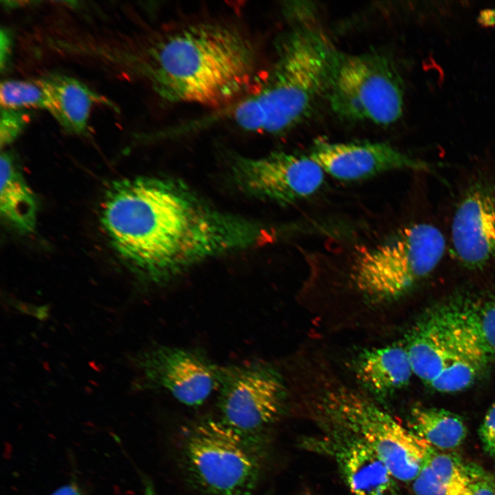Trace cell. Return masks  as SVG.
Here are the masks:
<instances>
[{
	"label": "cell",
	"instance_id": "obj_16",
	"mask_svg": "<svg viewBox=\"0 0 495 495\" xmlns=\"http://www.w3.org/2000/svg\"><path fill=\"white\" fill-rule=\"evenodd\" d=\"M355 373L366 388L380 395L406 386L414 374L406 348L401 346L362 351L356 362Z\"/></svg>",
	"mask_w": 495,
	"mask_h": 495
},
{
	"label": "cell",
	"instance_id": "obj_26",
	"mask_svg": "<svg viewBox=\"0 0 495 495\" xmlns=\"http://www.w3.org/2000/svg\"><path fill=\"white\" fill-rule=\"evenodd\" d=\"M12 38L10 32L1 28L0 33L1 70L3 72L7 67L11 53Z\"/></svg>",
	"mask_w": 495,
	"mask_h": 495
},
{
	"label": "cell",
	"instance_id": "obj_10",
	"mask_svg": "<svg viewBox=\"0 0 495 495\" xmlns=\"http://www.w3.org/2000/svg\"><path fill=\"white\" fill-rule=\"evenodd\" d=\"M232 172L244 192L280 204L313 195L324 179V171L309 155L282 151L257 158L237 157Z\"/></svg>",
	"mask_w": 495,
	"mask_h": 495
},
{
	"label": "cell",
	"instance_id": "obj_8",
	"mask_svg": "<svg viewBox=\"0 0 495 495\" xmlns=\"http://www.w3.org/2000/svg\"><path fill=\"white\" fill-rule=\"evenodd\" d=\"M217 389L220 420L260 447L284 408L285 388L278 372L260 362L219 367Z\"/></svg>",
	"mask_w": 495,
	"mask_h": 495
},
{
	"label": "cell",
	"instance_id": "obj_11",
	"mask_svg": "<svg viewBox=\"0 0 495 495\" xmlns=\"http://www.w3.org/2000/svg\"><path fill=\"white\" fill-rule=\"evenodd\" d=\"M321 424L322 432L301 445L330 458L353 495H401L398 481L371 448L344 430Z\"/></svg>",
	"mask_w": 495,
	"mask_h": 495
},
{
	"label": "cell",
	"instance_id": "obj_21",
	"mask_svg": "<svg viewBox=\"0 0 495 495\" xmlns=\"http://www.w3.org/2000/svg\"><path fill=\"white\" fill-rule=\"evenodd\" d=\"M469 320L489 358H495V294L486 300L465 302Z\"/></svg>",
	"mask_w": 495,
	"mask_h": 495
},
{
	"label": "cell",
	"instance_id": "obj_14",
	"mask_svg": "<svg viewBox=\"0 0 495 495\" xmlns=\"http://www.w3.org/2000/svg\"><path fill=\"white\" fill-rule=\"evenodd\" d=\"M309 156L332 177L344 181L368 178L403 169L424 170V162L385 142H314Z\"/></svg>",
	"mask_w": 495,
	"mask_h": 495
},
{
	"label": "cell",
	"instance_id": "obj_24",
	"mask_svg": "<svg viewBox=\"0 0 495 495\" xmlns=\"http://www.w3.org/2000/svg\"><path fill=\"white\" fill-rule=\"evenodd\" d=\"M478 436L485 452L495 458V402L484 417L478 429Z\"/></svg>",
	"mask_w": 495,
	"mask_h": 495
},
{
	"label": "cell",
	"instance_id": "obj_7",
	"mask_svg": "<svg viewBox=\"0 0 495 495\" xmlns=\"http://www.w3.org/2000/svg\"><path fill=\"white\" fill-rule=\"evenodd\" d=\"M327 92L333 111L346 120L389 125L402 115L403 82L382 55L337 54Z\"/></svg>",
	"mask_w": 495,
	"mask_h": 495
},
{
	"label": "cell",
	"instance_id": "obj_4",
	"mask_svg": "<svg viewBox=\"0 0 495 495\" xmlns=\"http://www.w3.org/2000/svg\"><path fill=\"white\" fill-rule=\"evenodd\" d=\"M315 402L320 424L359 438L377 454L398 481L411 482L417 476L432 446L373 400L340 386L325 389Z\"/></svg>",
	"mask_w": 495,
	"mask_h": 495
},
{
	"label": "cell",
	"instance_id": "obj_29",
	"mask_svg": "<svg viewBox=\"0 0 495 495\" xmlns=\"http://www.w3.org/2000/svg\"><path fill=\"white\" fill-rule=\"evenodd\" d=\"M51 495H82L79 490L74 485H64L56 490Z\"/></svg>",
	"mask_w": 495,
	"mask_h": 495
},
{
	"label": "cell",
	"instance_id": "obj_17",
	"mask_svg": "<svg viewBox=\"0 0 495 495\" xmlns=\"http://www.w3.org/2000/svg\"><path fill=\"white\" fill-rule=\"evenodd\" d=\"M0 167L1 216L21 233L32 232L36 227L37 213L34 193L7 152L1 154Z\"/></svg>",
	"mask_w": 495,
	"mask_h": 495
},
{
	"label": "cell",
	"instance_id": "obj_20",
	"mask_svg": "<svg viewBox=\"0 0 495 495\" xmlns=\"http://www.w3.org/2000/svg\"><path fill=\"white\" fill-rule=\"evenodd\" d=\"M0 103L1 108L9 109H46L45 94L34 79L1 81Z\"/></svg>",
	"mask_w": 495,
	"mask_h": 495
},
{
	"label": "cell",
	"instance_id": "obj_12",
	"mask_svg": "<svg viewBox=\"0 0 495 495\" xmlns=\"http://www.w3.org/2000/svg\"><path fill=\"white\" fill-rule=\"evenodd\" d=\"M138 363L146 385L188 406L202 404L217 389L219 367L197 349L160 346L143 353Z\"/></svg>",
	"mask_w": 495,
	"mask_h": 495
},
{
	"label": "cell",
	"instance_id": "obj_22",
	"mask_svg": "<svg viewBox=\"0 0 495 495\" xmlns=\"http://www.w3.org/2000/svg\"><path fill=\"white\" fill-rule=\"evenodd\" d=\"M30 114L25 110L1 107L0 143L1 147L12 143L21 134L29 121Z\"/></svg>",
	"mask_w": 495,
	"mask_h": 495
},
{
	"label": "cell",
	"instance_id": "obj_15",
	"mask_svg": "<svg viewBox=\"0 0 495 495\" xmlns=\"http://www.w3.org/2000/svg\"><path fill=\"white\" fill-rule=\"evenodd\" d=\"M34 80L46 97V109L67 132L82 135L87 132L91 108L95 103H111L78 80L52 73Z\"/></svg>",
	"mask_w": 495,
	"mask_h": 495
},
{
	"label": "cell",
	"instance_id": "obj_13",
	"mask_svg": "<svg viewBox=\"0 0 495 495\" xmlns=\"http://www.w3.org/2000/svg\"><path fill=\"white\" fill-rule=\"evenodd\" d=\"M450 239L456 260L470 269L495 261V185L478 179L465 190L452 217Z\"/></svg>",
	"mask_w": 495,
	"mask_h": 495
},
{
	"label": "cell",
	"instance_id": "obj_27",
	"mask_svg": "<svg viewBox=\"0 0 495 495\" xmlns=\"http://www.w3.org/2000/svg\"><path fill=\"white\" fill-rule=\"evenodd\" d=\"M15 307L22 313L31 314L40 320H45L49 317V306H35L25 302H16Z\"/></svg>",
	"mask_w": 495,
	"mask_h": 495
},
{
	"label": "cell",
	"instance_id": "obj_5",
	"mask_svg": "<svg viewBox=\"0 0 495 495\" xmlns=\"http://www.w3.org/2000/svg\"><path fill=\"white\" fill-rule=\"evenodd\" d=\"M180 456L187 478L202 495H252L261 474L260 447L220 419L187 426Z\"/></svg>",
	"mask_w": 495,
	"mask_h": 495
},
{
	"label": "cell",
	"instance_id": "obj_30",
	"mask_svg": "<svg viewBox=\"0 0 495 495\" xmlns=\"http://www.w3.org/2000/svg\"><path fill=\"white\" fill-rule=\"evenodd\" d=\"M145 495H153V491L149 486L146 489Z\"/></svg>",
	"mask_w": 495,
	"mask_h": 495
},
{
	"label": "cell",
	"instance_id": "obj_1",
	"mask_svg": "<svg viewBox=\"0 0 495 495\" xmlns=\"http://www.w3.org/2000/svg\"><path fill=\"white\" fill-rule=\"evenodd\" d=\"M101 222L117 253L156 283L258 245L267 233L257 222L215 208L182 182L153 177L113 182Z\"/></svg>",
	"mask_w": 495,
	"mask_h": 495
},
{
	"label": "cell",
	"instance_id": "obj_18",
	"mask_svg": "<svg viewBox=\"0 0 495 495\" xmlns=\"http://www.w3.org/2000/svg\"><path fill=\"white\" fill-rule=\"evenodd\" d=\"M408 428L441 450L459 446L467 434L463 419L445 409L417 406L412 409Z\"/></svg>",
	"mask_w": 495,
	"mask_h": 495
},
{
	"label": "cell",
	"instance_id": "obj_6",
	"mask_svg": "<svg viewBox=\"0 0 495 495\" xmlns=\"http://www.w3.org/2000/svg\"><path fill=\"white\" fill-rule=\"evenodd\" d=\"M446 241L427 223L407 226L389 240L362 252L352 267L358 291L376 301L395 299L430 274L441 260Z\"/></svg>",
	"mask_w": 495,
	"mask_h": 495
},
{
	"label": "cell",
	"instance_id": "obj_19",
	"mask_svg": "<svg viewBox=\"0 0 495 495\" xmlns=\"http://www.w3.org/2000/svg\"><path fill=\"white\" fill-rule=\"evenodd\" d=\"M470 463L432 446L422 465L441 487L452 495H463L469 479Z\"/></svg>",
	"mask_w": 495,
	"mask_h": 495
},
{
	"label": "cell",
	"instance_id": "obj_25",
	"mask_svg": "<svg viewBox=\"0 0 495 495\" xmlns=\"http://www.w3.org/2000/svg\"><path fill=\"white\" fill-rule=\"evenodd\" d=\"M412 490L415 495H452L435 482L423 465L412 481Z\"/></svg>",
	"mask_w": 495,
	"mask_h": 495
},
{
	"label": "cell",
	"instance_id": "obj_23",
	"mask_svg": "<svg viewBox=\"0 0 495 495\" xmlns=\"http://www.w3.org/2000/svg\"><path fill=\"white\" fill-rule=\"evenodd\" d=\"M463 495H495V478L482 467L470 463Z\"/></svg>",
	"mask_w": 495,
	"mask_h": 495
},
{
	"label": "cell",
	"instance_id": "obj_9",
	"mask_svg": "<svg viewBox=\"0 0 495 495\" xmlns=\"http://www.w3.org/2000/svg\"><path fill=\"white\" fill-rule=\"evenodd\" d=\"M406 346L413 373L430 385L458 358L485 367L490 361L463 302H450L426 314L413 327Z\"/></svg>",
	"mask_w": 495,
	"mask_h": 495
},
{
	"label": "cell",
	"instance_id": "obj_2",
	"mask_svg": "<svg viewBox=\"0 0 495 495\" xmlns=\"http://www.w3.org/2000/svg\"><path fill=\"white\" fill-rule=\"evenodd\" d=\"M104 57L147 82L162 99L223 108L253 82L256 56L239 30L208 22L154 33L124 47H99Z\"/></svg>",
	"mask_w": 495,
	"mask_h": 495
},
{
	"label": "cell",
	"instance_id": "obj_28",
	"mask_svg": "<svg viewBox=\"0 0 495 495\" xmlns=\"http://www.w3.org/2000/svg\"><path fill=\"white\" fill-rule=\"evenodd\" d=\"M477 21L480 25L484 28H492L495 26V10L485 9L479 12Z\"/></svg>",
	"mask_w": 495,
	"mask_h": 495
},
{
	"label": "cell",
	"instance_id": "obj_3",
	"mask_svg": "<svg viewBox=\"0 0 495 495\" xmlns=\"http://www.w3.org/2000/svg\"><path fill=\"white\" fill-rule=\"evenodd\" d=\"M337 54L319 30L300 28L283 39L276 59L248 94L221 109L239 128L280 133L301 122L327 91Z\"/></svg>",
	"mask_w": 495,
	"mask_h": 495
}]
</instances>
